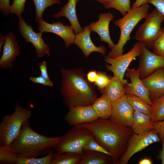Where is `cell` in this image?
Wrapping results in <instances>:
<instances>
[{
	"mask_svg": "<svg viewBox=\"0 0 164 164\" xmlns=\"http://www.w3.org/2000/svg\"><path fill=\"white\" fill-rule=\"evenodd\" d=\"M162 142V149L160 152L159 157L162 164H164V137L161 138Z\"/></svg>",
	"mask_w": 164,
	"mask_h": 164,
	"instance_id": "cell-43",
	"label": "cell"
},
{
	"mask_svg": "<svg viewBox=\"0 0 164 164\" xmlns=\"http://www.w3.org/2000/svg\"><path fill=\"white\" fill-rule=\"evenodd\" d=\"M18 27L26 43H30L34 46L37 57L42 58L46 55L50 56V48L42 38L43 33L35 32L31 25H28L22 17L19 18Z\"/></svg>",
	"mask_w": 164,
	"mask_h": 164,
	"instance_id": "cell-10",
	"label": "cell"
},
{
	"mask_svg": "<svg viewBox=\"0 0 164 164\" xmlns=\"http://www.w3.org/2000/svg\"><path fill=\"white\" fill-rule=\"evenodd\" d=\"M139 164H152V162L150 158H145L140 160L139 162Z\"/></svg>",
	"mask_w": 164,
	"mask_h": 164,
	"instance_id": "cell-44",
	"label": "cell"
},
{
	"mask_svg": "<svg viewBox=\"0 0 164 164\" xmlns=\"http://www.w3.org/2000/svg\"><path fill=\"white\" fill-rule=\"evenodd\" d=\"M88 80L91 83L94 82L98 77V72L95 70L89 71L87 74Z\"/></svg>",
	"mask_w": 164,
	"mask_h": 164,
	"instance_id": "cell-41",
	"label": "cell"
},
{
	"mask_svg": "<svg viewBox=\"0 0 164 164\" xmlns=\"http://www.w3.org/2000/svg\"><path fill=\"white\" fill-rule=\"evenodd\" d=\"M114 18V15L109 12L101 13L98 20L96 22H91L89 25L91 31L97 33L100 36L101 41L107 43L108 47L111 50L114 47L115 44L110 37L109 25Z\"/></svg>",
	"mask_w": 164,
	"mask_h": 164,
	"instance_id": "cell-18",
	"label": "cell"
},
{
	"mask_svg": "<svg viewBox=\"0 0 164 164\" xmlns=\"http://www.w3.org/2000/svg\"><path fill=\"white\" fill-rule=\"evenodd\" d=\"M142 80L149 91L151 100L164 94V68L156 70Z\"/></svg>",
	"mask_w": 164,
	"mask_h": 164,
	"instance_id": "cell-19",
	"label": "cell"
},
{
	"mask_svg": "<svg viewBox=\"0 0 164 164\" xmlns=\"http://www.w3.org/2000/svg\"><path fill=\"white\" fill-rule=\"evenodd\" d=\"M81 156L75 152L53 153L50 164H78Z\"/></svg>",
	"mask_w": 164,
	"mask_h": 164,
	"instance_id": "cell-25",
	"label": "cell"
},
{
	"mask_svg": "<svg viewBox=\"0 0 164 164\" xmlns=\"http://www.w3.org/2000/svg\"><path fill=\"white\" fill-rule=\"evenodd\" d=\"M79 0H68L67 3L57 13L53 14L52 16L58 18L64 17L67 18L73 28L75 35L82 32L84 29L80 25L76 12V5Z\"/></svg>",
	"mask_w": 164,
	"mask_h": 164,
	"instance_id": "cell-20",
	"label": "cell"
},
{
	"mask_svg": "<svg viewBox=\"0 0 164 164\" xmlns=\"http://www.w3.org/2000/svg\"><path fill=\"white\" fill-rule=\"evenodd\" d=\"M93 137L92 133L88 129L73 126L62 136L61 140L53 149L60 153L71 152L82 154L84 144Z\"/></svg>",
	"mask_w": 164,
	"mask_h": 164,
	"instance_id": "cell-6",
	"label": "cell"
},
{
	"mask_svg": "<svg viewBox=\"0 0 164 164\" xmlns=\"http://www.w3.org/2000/svg\"><path fill=\"white\" fill-rule=\"evenodd\" d=\"M38 23L39 31L42 33H52L59 36L64 40L66 48L74 43L75 35L71 26L65 25L60 21L50 23L43 19L39 20Z\"/></svg>",
	"mask_w": 164,
	"mask_h": 164,
	"instance_id": "cell-14",
	"label": "cell"
},
{
	"mask_svg": "<svg viewBox=\"0 0 164 164\" xmlns=\"http://www.w3.org/2000/svg\"><path fill=\"white\" fill-rule=\"evenodd\" d=\"M147 3L154 5L155 9L164 16V0H149Z\"/></svg>",
	"mask_w": 164,
	"mask_h": 164,
	"instance_id": "cell-37",
	"label": "cell"
},
{
	"mask_svg": "<svg viewBox=\"0 0 164 164\" xmlns=\"http://www.w3.org/2000/svg\"><path fill=\"white\" fill-rule=\"evenodd\" d=\"M145 20L140 25L135 32L134 38L143 43L147 48H152L161 35V24L164 16L155 9L148 14Z\"/></svg>",
	"mask_w": 164,
	"mask_h": 164,
	"instance_id": "cell-7",
	"label": "cell"
},
{
	"mask_svg": "<svg viewBox=\"0 0 164 164\" xmlns=\"http://www.w3.org/2000/svg\"><path fill=\"white\" fill-rule=\"evenodd\" d=\"M10 0H0V10L5 16L10 14Z\"/></svg>",
	"mask_w": 164,
	"mask_h": 164,
	"instance_id": "cell-38",
	"label": "cell"
},
{
	"mask_svg": "<svg viewBox=\"0 0 164 164\" xmlns=\"http://www.w3.org/2000/svg\"><path fill=\"white\" fill-rule=\"evenodd\" d=\"M142 43L138 41L134 45L130 51L125 54L113 58L106 56L104 60L109 64H106L105 67L111 71L114 75L118 76L125 86L128 83L124 78L125 73L132 61L142 54Z\"/></svg>",
	"mask_w": 164,
	"mask_h": 164,
	"instance_id": "cell-8",
	"label": "cell"
},
{
	"mask_svg": "<svg viewBox=\"0 0 164 164\" xmlns=\"http://www.w3.org/2000/svg\"><path fill=\"white\" fill-rule=\"evenodd\" d=\"M47 66V62L45 60L39 63V69L40 72V75L46 79L50 80L48 76Z\"/></svg>",
	"mask_w": 164,
	"mask_h": 164,
	"instance_id": "cell-39",
	"label": "cell"
},
{
	"mask_svg": "<svg viewBox=\"0 0 164 164\" xmlns=\"http://www.w3.org/2000/svg\"><path fill=\"white\" fill-rule=\"evenodd\" d=\"M153 125L155 129L158 132L160 138L164 137V119L153 122Z\"/></svg>",
	"mask_w": 164,
	"mask_h": 164,
	"instance_id": "cell-40",
	"label": "cell"
},
{
	"mask_svg": "<svg viewBox=\"0 0 164 164\" xmlns=\"http://www.w3.org/2000/svg\"><path fill=\"white\" fill-rule=\"evenodd\" d=\"M77 125L90 130L96 141L110 152L113 163L117 164L125 152L133 133L131 127L121 125L109 118Z\"/></svg>",
	"mask_w": 164,
	"mask_h": 164,
	"instance_id": "cell-1",
	"label": "cell"
},
{
	"mask_svg": "<svg viewBox=\"0 0 164 164\" xmlns=\"http://www.w3.org/2000/svg\"><path fill=\"white\" fill-rule=\"evenodd\" d=\"M2 56L0 59L2 69L12 68L14 61L21 53V48L14 33L10 31L5 36Z\"/></svg>",
	"mask_w": 164,
	"mask_h": 164,
	"instance_id": "cell-16",
	"label": "cell"
},
{
	"mask_svg": "<svg viewBox=\"0 0 164 164\" xmlns=\"http://www.w3.org/2000/svg\"><path fill=\"white\" fill-rule=\"evenodd\" d=\"M26 0H13L12 3L10 7V13L15 14L19 18L24 11L25 5Z\"/></svg>",
	"mask_w": 164,
	"mask_h": 164,
	"instance_id": "cell-35",
	"label": "cell"
},
{
	"mask_svg": "<svg viewBox=\"0 0 164 164\" xmlns=\"http://www.w3.org/2000/svg\"><path fill=\"white\" fill-rule=\"evenodd\" d=\"M127 95V100L134 111H138L150 116L153 107L139 97L133 95Z\"/></svg>",
	"mask_w": 164,
	"mask_h": 164,
	"instance_id": "cell-26",
	"label": "cell"
},
{
	"mask_svg": "<svg viewBox=\"0 0 164 164\" xmlns=\"http://www.w3.org/2000/svg\"><path fill=\"white\" fill-rule=\"evenodd\" d=\"M149 0H136L133 3L131 8L140 6L145 4L147 3Z\"/></svg>",
	"mask_w": 164,
	"mask_h": 164,
	"instance_id": "cell-42",
	"label": "cell"
},
{
	"mask_svg": "<svg viewBox=\"0 0 164 164\" xmlns=\"http://www.w3.org/2000/svg\"><path fill=\"white\" fill-rule=\"evenodd\" d=\"M31 115L29 108L17 104L12 113L3 116L0 123V145H10L19 134L24 123L29 120Z\"/></svg>",
	"mask_w": 164,
	"mask_h": 164,
	"instance_id": "cell-5",
	"label": "cell"
},
{
	"mask_svg": "<svg viewBox=\"0 0 164 164\" xmlns=\"http://www.w3.org/2000/svg\"><path fill=\"white\" fill-rule=\"evenodd\" d=\"M111 80V77L107 75L104 72H98V77L94 82V84L101 91L104 90L108 85Z\"/></svg>",
	"mask_w": 164,
	"mask_h": 164,
	"instance_id": "cell-34",
	"label": "cell"
},
{
	"mask_svg": "<svg viewBox=\"0 0 164 164\" xmlns=\"http://www.w3.org/2000/svg\"><path fill=\"white\" fill-rule=\"evenodd\" d=\"M91 31L89 25L85 26L82 32L75 35L74 43L81 49L85 58L93 52H99L103 55H105L106 48L103 45L97 46L94 44L90 37Z\"/></svg>",
	"mask_w": 164,
	"mask_h": 164,
	"instance_id": "cell-17",
	"label": "cell"
},
{
	"mask_svg": "<svg viewBox=\"0 0 164 164\" xmlns=\"http://www.w3.org/2000/svg\"><path fill=\"white\" fill-rule=\"evenodd\" d=\"M131 128L134 133L138 134L155 129L150 116L136 111H134Z\"/></svg>",
	"mask_w": 164,
	"mask_h": 164,
	"instance_id": "cell-21",
	"label": "cell"
},
{
	"mask_svg": "<svg viewBox=\"0 0 164 164\" xmlns=\"http://www.w3.org/2000/svg\"><path fill=\"white\" fill-rule=\"evenodd\" d=\"M141 43L142 53L139 56L140 57L137 70L139 73L141 79H142L156 70L164 68V57L151 52Z\"/></svg>",
	"mask_w": 164,
	"mask_h": 164,
	"instance_id": "cell-11",
	"label": "cell"
},
{
	"mask_svg": "<svg viewBox=\"0 0 164 164\" xmlns=\"http://www.w3.org/2000/svg\"><path fill=\"white\" fill-rule=\"evenodd\" d=\"M101 92L106 94L111 102L117 100L126 94L124 85L118 76L114 75L111 77L108 85Z\"/></svg>",
	"mask_w": 164,
	"mask_h": 164,
	"instance_id": "cell-22",
	"label": "cell"
},
{
	"mask_svg": "<svg viewBox=\"0 0 164 164\" xmlns=\"http://www.w3.org/2000/svg\"><path fill=\"white\" fill-rule=\"evenodd\" d=\"M91 150L100 152L111 157V153L104 149L96 140L94 136L88 140L83 147V151Z\"/></svg>",
	"mask_w": 164,
	"mask_h": 164,
	"instance_id": "cell-32",
	"label": "cell"
},
{
	"mask_svg": "<svg viewBox=\"0 0 164 164\" xmlns=\"http://www.w3.org/2000/svg\"><path fill=\"white\" fill-rule=\"evenodd\" d=\"M30 80L32 82L37 84H40L44 86L53 87V82L51 80L46 79L41 76L37 77L30 76L29 77Z\"/></svg>",
	"mask_w": 164,
	"mask_h": 164,
	"instance_id": "cell-36",
	"label": "cell"
},
{
	"mask_svg": "<svg viewBox=\"0 0 164 164\" xmlns=\"http://www.w3.org/2000/svg\"><path fill=\"white\" fill-rule=\"evenodd\" d=\"M36 9V17L35 21L43 19L42 16L44 10L48 7L56 4H61L60 0H33Z\"/></svg>",
	"mask_w": 164,
	"mask_h": 164,
	"instance_id": "cell-29",
	"label": "cell"
},
{
	"mask_svg": "<svg viewBox=\"0 0 164 164\" xmlns=\"http://www.w3.org/2000/svg\"><path fill=\"white\" fill-rule=\"evenodd\" d=\"M160 141V138L155 129L141 134L134 132L128 141L125 152L117 164H128L129 159L135 154L149 145Z\"/></svg>",
	"mask_w": 164,
	"mask_h": 164,
	"instance_id": "cell-9",
	"label": "cell"
},
{
	"mask_svg": "<svg viewBox=\"0 0 164 164\" xmlns=\"http://www.w3.org/2000/svg\"><path fill=\"white\" fill-rule=\"evenodd\" d=\"M111 157L105 153L94 151H83L78 164H106L111 162Z\"/></svg>",
	"mask_w": 164,
	"mask_h": 164,
	"instance_id": "cell-23",
	"label": "cell"
},
{
	"mask_svg": "<svg viewBox=\"0 0 164 164\" xmlns=\"http://www.w3.org/2000/svg\"><path fill=\"white\" fill-rule=\"evenodd\" d=\"M125 76L129 78L131 80L130 83H128L125 86L126 94L136 96L153 107L149 91L141 79L137 69L128 68Z\"/></svg>",
	"mask_w": 164,
	"mask_h": 164,
	"instance_id": "cell-12",
	"label": "cell"
},
{
	"mask_svg": "<svg viewBox=\"0 0 164 164\" xmlns=\"http://www.w3.org/2000/svg\"><path fill=\"white\" fill-rule=\"evenodd\" d=\"M153 109L150 116L153 122L164 119V94L161 96L151 100Z\"/></svg>",
	"mask_w": 164,
	"mask_h": 164,
	"instance_id": "cell-27",
	"label": "cell"
},
{
	"mask_svg": "<svg viewBox=\"0 0 164 164\" xmlns=\"http://www.w3.org/2000/svg\"><path fill=\"white\" fill-rule=\"evenodd\" d=\"M149 9L148 3L131 8L122 18L114 22V25L119 28L120 35L117 43L108 53V57L113 58L123 54L124 47L130 39L132 32L141 20L146 18Z\"/></svg>",
	"mask_w": 164,
	"mask_h": 164,
	"instance_id": "cell-4",
	"label": "cell"
},
{
	"mask_svg": "<svg viewBox=\"0 0 164 164\" xmlns=\"http://www.w3.org/2000/svg\"><path fill=\"white\" fill-rule=\"evenodd\" d=\"M60 72L62 79L60 91L65 107L69 109L92 105L97 98V94L83 69L61 68Z\"/></svg>",
	"mask_w": 164,
	"mask_h": 164,
	"instance_id": "cell-2",
	"label": "cell"
},
{
	"mask_svg": "<svg viewBox=\"0 0 164 164\" xmlns=\"http://www.w3.org/2000/svg\"><path fill=\"white\" fill-rule=\"evenodd\" d=\"M62 136L48 137L31 128L29 120L23 124L21 131L10 146L19 157L29 158L44 156L61 140Z\"/></svg>",
	"mask_w": 164,
	"mask_h": 164,
	"instance_id": "cell-3",
	"label": "cell"
},
{
	"mask_svg": "<svg viewBox=\"0 0 164 164\" xmlns=\"http://www.w3.org/2000/svg\"><path fill=\"white\" fill-rule=\"evenodd\" d=\"M18 158L10 145H0V164H16Z\"/></svg>",
	"mask_w": 164,
	"mask_h": 164,
	"instance_id": "cell-28",
	"label": "cell"
},
{
	"mask_svg": "<svg viewBox=\"0 0 164 164\" xmlns=\"http://www.w3.org/2000/svg\"><path fill=\"white\" fill-rule=\"evenodd\" d=\"M105 9L113 8L124 16L131 9L130 0H110L104 6Z\"/></svg>",
	"mask_w": 164,
	"mask_h": 164,
	"instance_id": "cell-30",
	"label": "cell"
},
{
	"mask_svg": "<svg viewBox=\"0 0 164 164\" xmlns=\"http://www.w3.org/2000/svg\"><path fill=\"white\" fill-rule=\"evenodd\" d=\"M152 48L153 53L164 57V27L162 29L161 35L153 43Z\"/></svg>",
	"mask_w": 164,
	"mask_h": 164,
	"instance_id": "cell-33",
	"label": "cell"
},
{
	"mask_svg": "<svg viewBox=\"0 0 164 164\" xmlns=\"http://www.w3.org/2000/svg\"><path fill=\"white\" fill-rule=\"evenodd\" d=\"M111 114L110 118L121 125L131 127L134 110L128 101L127 94L111 102Z\"/></svg>",
	"mask_w": 164,
	"mask_h": 164,
	"instance_id": "cell-13",
	"label": "cell"
},
{
	"mask_svg": "<svg viewBox=\"0 0 164 164\" xmlns=\"http://www.w3.org/2000/svg\"><path fill=\"white\" fill-rule=\"evenodd\" d=\"M97 2L102 4L104 6L110 0H96Z\"/></svg>",
	"mask_w": 164,
	"mask_h": 164,
	"instance_id": "cell-46",
	"label": "cell"
},
{
	"mask_svg": "<svg viewBox=\"0 0 164 164\" xmlns=\"http://www.w3.org/2000/svg\"><path fill=\"white\" fill-rule=\"evenodd\" d=\"M92 106L99 118L107 119L111 116V101L106 94H103L96 100Z\"/></svg>",
	"mask_w": 164,
	"mask_h": 164,
	"instance_id": "cell-24",
	"label": "cell"
},
{
	"mask_svg": "<svg viewBox=\"0 0 164 164\" xmlns=\"http://www.w3.org/2000/svg\"><path fill=\"white\" fill-rule=\"evenodd\" d=\"M69 109L64 119L70 126L92 122L99 118L92 105L77 106L71 108Z\"/></svg>",
	"mask_w": 164,
	"mask_h": 164,
	"instance_id": "cell-15",
	"label": "cell"
},
{
	"mask_svg": "<svg viewBox=\"0 0 164 164\" xmlns=\"http://www.w3.org/2000/svg\"><path fill=\"white\" fill-rule=\"evenodd\" d=\"M5 39V36H2L1 35L0 36V51L1 53V48L2 46L4 45Z\"/></svg>",
	"mask_w": 164,
	"mask_h": 164,
	"instance_id": "cell-45",
	"label": "cell"
},
{
	"mask_svg": "<svg viewBox=\"0 0 164 164\" xmlns=\"http://www.w3.org/2000/svg\"><path fill=\"white\" fill-rule=\"evenodd\" d=\"M53 152L51 150L41 158H24L19 157L16 164H50Z\"/></svg>",
	"mask_w": 164,
	"mask_h": 164,
	"instance_id": "cell-31",
	"label": "cell"
}]
</instances>
